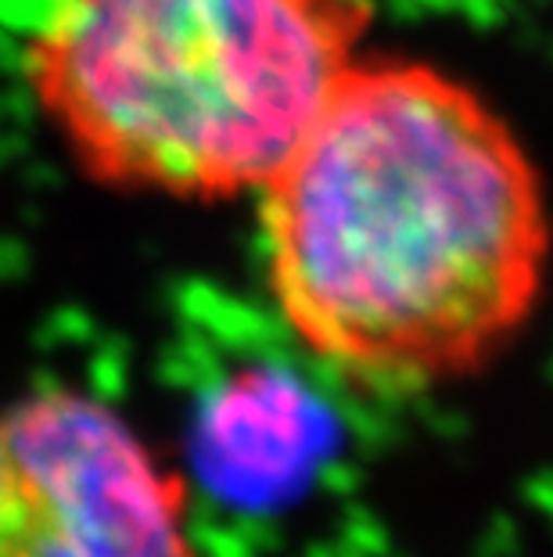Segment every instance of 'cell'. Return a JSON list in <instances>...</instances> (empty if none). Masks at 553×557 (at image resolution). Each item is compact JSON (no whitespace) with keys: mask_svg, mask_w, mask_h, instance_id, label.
<instances>
[{"mask_svg":"<svg viewBox=\"0 0 553 557\" xmlns=\"http://www.w3.org/2000/svg\"><path fill=\"white\" fill-rule=\"evenodd\" d=\"M255 195L280 320L363 393L486 371L550 284L539 162L470 83L420 58L360 54Z\"/></svg>","mask_w":553,"mask_h":557,"instance_id":"cell-1","label":"cell"},{"mask_svg":"<svg viewBox=\"0 0 553 557\" xmlns=\"http://www.w3.org/2000/svg\"><path fill=\"white\" fill-rule=\"evenodd\" d=\"M0 557H205L187 482L112 403L51 385L0 421Z\"/></svg>","mask_w":553,"mask_h":557,"instance_id":"cell-3","label":"cell"},{"mask_svg":"<svg viewBox=\"0 0 553 557\" xmlns=\"http://www.w3.org/2000/svg\"><path fill=\"white\" fill-rule=\"evenodd\" d=\"M370 26L367 0H47L26 83L87 181L223 201L274 176Z\"/></svg>","mask_w":553,"mask_h":557,"instance_id":"cell-2","label":"cell"}]
</instances>
